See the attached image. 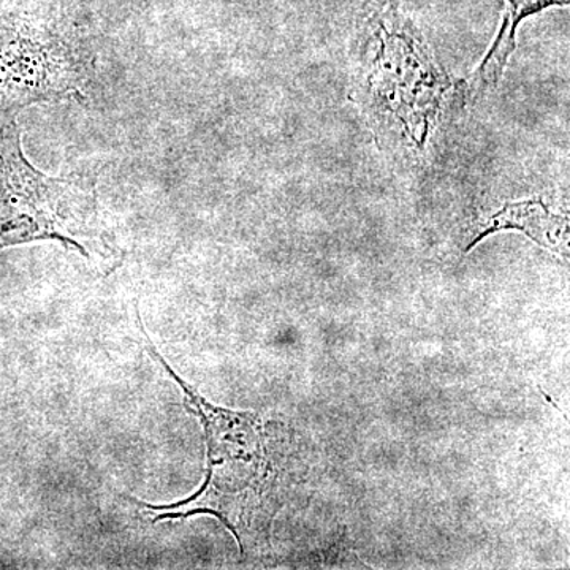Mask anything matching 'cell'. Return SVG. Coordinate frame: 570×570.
Returning <instances> with one entry per match:
<instances>
[{
	"instance_id": "cell-1",
	"label": "cell",
	"mask_w": 570,
	"mask_h": 570,
	"mask_svg": "<svg viewBox=\"0 0 570 570\" xmlns=\"http://www.w3.org/2000/svg\"><path fill=\"white\" fill-rule=\"evenodd\" d=\"M351 66L352 99L374 140L403 167H425L463 104V82L393 0H377L360 21Z\"/></svg>"
},
{
	"instance_id": "cell-2",
	"label": "cell",
	"mask_w": 570,
	"mask_h": 570,
	"mask_svg": "<svg viewBox=\"0 0 570 570\" xmlns=\"http://www.w3.org/2000/svg\"><path fill=\"white\" fill-rule=\"evenodd\" d=\"M146 351L159 362L181 392L187 411L200 420L206 438V474L200 489L183 501L171 504H142L154 521L190 519L213 515L223 521L242 547L245 531L265 515L264 501L269 487V464L266 459L265 428L261 417L250 412L217 407L202 396L168 365L138 321Z\"/></svg>"
},
{
	"instance_id": "cell-3",
	"label": "cell",
	"mask_w": 570,
	"mask_h": 570,
	"mask_svg": "<svg viewBox=\"0 0 570 570\" xmlns=\"http://www.w3.org/2000/svg\"><path fill=\"white\" fill-rule=\"evenodd\" d=\"M96 223L92 187L37 170L17 121L0 122V249L50 239L89 257L81 238H91Z\"/></svg>"
},
{
	"instance_id": "cell-4",
	"label": "cell",
	"mask_w": 570,
	"mask_h": 570,
	"mask_svg": "<svg viewBox=\"0 0 570 570\" xmlns=\"http://www.w3.org/2000/svg\"><path fill=\"white\" fill-rule=\"evenodd\" d=\"M89 58L69 40L31 26L0 24V115L80 97Z\"/></svg>"
},
{
	"instance_id": "cell-5",
	"label": "cell",
	"mask_w": 570,
	"mask_h": 570,
	"mask_svg": "<svg viewBox=\"0 0 570 570\" xmlns=\"http://www.w3.org/2000/svg\"><path fill=\"white\" fill-rule=\"evenodd\" d=\"M499 230H520L530 236L532 242L560 255H568L569 220L560 214L551 213L542 200H523L508 204L499 209L483 225L482 232L475 236L466 250L478 245L480 239Z\"/></svg>"
},
{
	"instance_id": "cell-6",
	"label": "cell",
	"mask_w": 570,
	"mask_h": 570,
	"mask_svg": "<svg viewBox=\"0 0 570 570\" xmlns=\"http://www.w3.org/2000/svg\"><path fill=\"white\" fill-rule=\"evenodd\" d=\"M502 3L504 9L497 39L480 63L479 70L472 75L471 92L474 96H483L498 88L510 56L515 51L517 28L520 22L550 7L569 6V0H502Z\"/></svg>"
}]
</instances>
